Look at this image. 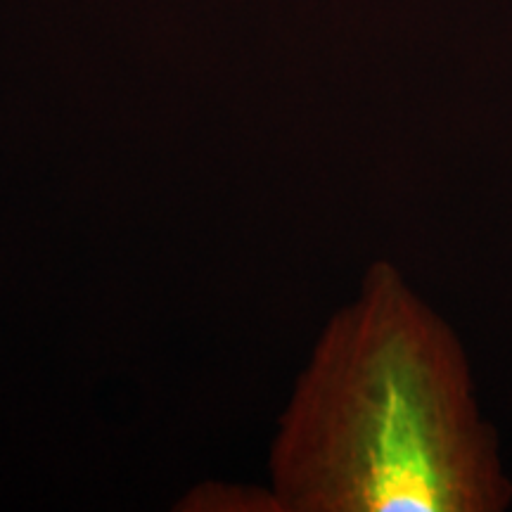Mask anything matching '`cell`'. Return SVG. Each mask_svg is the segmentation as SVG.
Segmentation results:
<instances>
[{
	"instance_id": "cell-1",
	"label": "cell",
	"mask_w": 512,
	"mask_h": 512,
	"mask_svg": "<svg viewBox=\"0 0 512 512\" xmlns=\"http://www.w3.org/2000/svg\"><path fill=\"white\" fill-rule=\"evenodd\" d=\"M283 512H501L494 427L451 325L375 261L328 320L271 444Z\"/></svg>"
},
{
	"instance_id": "cell-2",
	"label": "cell",
	"mask_w": 512,
	"mask_h": 512,
	"mask_svg": "<svg viewBox=\"0 0 512 512\" xmlns=\"http://www.w3.org/2000/svg\"><path fill=\"white\" fill-rule=\"evenodd\" d=\"M183 510H235V512H283L273 489H254V486L204 484L190 491L181 505Z\"/></svg>"
}]
</instances>
